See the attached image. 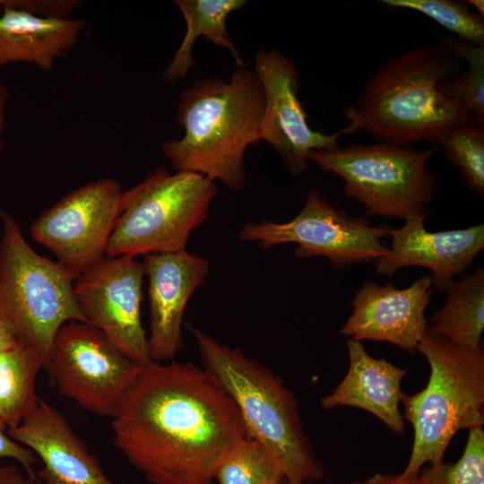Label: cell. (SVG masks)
<instances>
[{
	"label": "cell",
	"mask_w": 484,
	"mask_h": 484,
	"mask_svg": "<svg viewBox=\"0 0 484 484\" xmlns=\"http://www.w3.org/2000/svg\"><path fill=\"white\" fill-rule=\"evenodd\" d=\"M114 445L152 484H213L248 436L232 398L203 367L151 361L112 417Z\"/></svg>",
	"instance_id": "obj_1"
},
{
	"label": "cell",
	"mask_w": 484,
	"mask_h": 484,
	"mask_svg": "<svg viewBox=\"0 0 484 484\" xmlns=\"http://www.w3.org/2000/svg\"><path fill=\"white\" fill-rule=\"evenodd\" d=\"M462 60L441 44H422L380 65L344 111L343 134L358 130L376 141L409 146L440 144L453 128L477 121L445 97L438 85L462 71Z\"/></svg>",
	"instance_id": "obj_2"
},
{
	"label": "cell",
	"mask_w": 484,
	"mask_h": 484,
	"mask_svg": "<svg viewBox=\"0 0 484 484\" xmlns=\"http://www.w3.org/2000/svg\"><path fill=\"white\" fill-rule=\"evenodd\" d=\"M264 91L254 69L236 68L229 81H195L181 92L176 122L184 130L169 140L163 155L177 171L219 180L234 192L244 188L246 149L259 143Z\"/></svg>",
	"instance_id": "obj_3"
},
{
	"label": "cell",
	"mask_w": 484,
	"mask_h": 484,
	"mask_svg": "<svg viewBox=\"0 0 484 484\" xmlns=\"http://www.w3.org/2000/svg\"><path fill=\"white\" fill-rule=\"evenodd\" d=\"M203 368L232 398L250 437L279 462L288 484L321 480L324 470L305 434L297 401L282 381L240 350L187 325Z\"/></svg>",
	"instance_id": "obj_4"
},
{
	"label": "cell",
	"mask_w": 484,
	"mask_h": 484,
	"mask_svg": "<svg viewBox=\"0 0 484 484\" xmlns=\"http://www.w3.org/2000/svg\"><path fill=\"white\" fill-rule=\"evenodd\" d=\"M416 350L426 358L430 375L424 389L402 395L404 418L414 432L404 477L441 462L458 431L484 424L483 347H460L428 326Z\"/></svg>",
	"instance_id": "obj_5"
},
{
	"label": "cell",
	"mask_w": 484,
	"mask_h": 484,
	"mask_svg": "<svg viewBox=\"0 0 484 484\" xmlns=\"http://www.w3.org/2000/svg\"><path fill=\"white\" fill-rule=\"evenodd\" d=\"M0 222V315L46 370L58 329L70 320L88 323L75 299L76 279L38 254L17 220L3 209Z\"/></svg>",
	"instance_id": "obj_6"
},
{
	"label": "cell",
	"mask_w": 484,
	"mask_h": 484,
	"mask_svg": "<svg viewBox=\"0 0 484 484\" xmlns=\"http://www.w3.org/2000/svg\"><path fill=\"white\" fill-rule=\"evenodd\" d=\"M216 183L200 174L164 167L124 191L107 255H147L186 250L192 231L208 217Z\"/></svg>",
	"instance_id": "obj_7"
},
{
	"label": "cell",
	"mask_w": 484,
	"mask_h": 484,
	"mask_svg": "<svg viewBox=\"0 0 484 484\" xmlns=\"http://www.w3.org/2000/svg\"><path fill=\"white\" fill-rule=\"evenodd\" d=\"M438 147L419 151L385 142L353 143L311 151L314 161L342 179L343 194L365 208L367 216L404 220L424 214L433 199L436 177L428 168Z\"/></svg>",
	"instance_id": "obj_8"
},
{
	"label": "cell",
	"mask_w": 484,
	"mask_h": 484,
	"mask_svg": "<svg viewBox=\"0 0 484 484\" xmlns=\"http://www.w3.org/2000/svg\"><path fill=\"white\" fill-rule=\"evenodd\" d=\"M391 226H371L367 220L354 217L335 208L323 198L317 188L311 189L304 207L292 220L285 222L264 220L247 222L238 238L255 242L260 248L296 243L298 258L325 257L333 269L375 262L389 252L383 244Z\"/></svg>",
	"instance_id": "obj_9"
},
{
	"label": "cell",
	"mask_w": 484,
	"mask_h": 484,
	"mask_svg": "<svg viewBox=\"0 0 484 484\" xmlns=\"http://www.w3.org/2000/svg\"><path fill=\"white\" fill-rule=\"evenodd\" d=\"M143 367L95 326L70 320L56 333L46 370L61 394L97 416L112 418Z\"/></svg>",
	"instance_id": "obj_10"
},
{
	"label": "cell",
	"mask_w": 484,
	"mask_h": 484,
	"mask_svg": "<svg viewBox=\"0 0 484 484\" xmlns=\"http://www.w3.org/2000/svg\"><path fill=\"white\" fill-rule=\"evenodd\" d=\"M123 192L113 177L89 182L44 211L31 224L30 236L77 279L107 256Z\"/></svg>",
	"instance_id": "obj_11"
},
{
	"label": "cell",
	"mask_w": 484,
	"mask_h": 484,
	"mask_svg": "<svg viewBox=\"0 0 484 484\" xmlns=\"http://www.w3.org/2000/svg\"><path fill=\"white\" fill-rule=\"evenodd\" d=\"M143 277V264L135 257L107 255L73 284L87 322L142 367L152 361L141 319Z\"/></svg>",
	"instance_id": "obj_12"
},
{
	"label": "cell",
	"mask_w": 484,
	"mask_h": 484,
	"mask_svg": "<svg viewBox=\"0 0 484 484\" xmlns=\"http://www.w3.org/2000/svg\"><path fill=\"white\" fill-rule=\"evenodd\" d=\"M254 71L264 91V110L260 140L272 145L293 177L302 175L309 164L311 151L340 147V131L325 134L310 128L299 101V74L294 60L278 48H260L255 55Z\"/></svg>",
	"instance_id": "obj_13"
},
{
	"label": "cell",
	"mask_w": 484,
	"mask_h": 484,
	"mask_svg": "<svg viewBox=\"0 0 484 484\" xmlns=\"http://www.w3.org/2000/svg\"><path fill=\"white\" fill-rule=\"evenodd\" d=\"M433 293L428 275L405 289L367 280L356 292L351 314L341 333L359 341L390 342L413 353L428 326L425 311Z\"/></svg>",
	"instance_id": "obj_14"
},
{
	"label": "cell",
	"mask_w": 484,
	"mask_h": 484,
	"mask_svg": "<svg viewBox=\"0 0 484 484\" xmlns=\"http://www.w3.org/2000/svg\"><path fill=\"white\" fill-rule=\"evenodd\" d=\"M431 213L404 220L398 229H391L389 252L374 262L376 272L385 277L393 276L407 266L425 267L434 290H447L455 275L472 266L484 248V225L443 231H428L425 219Z\"/></svg>",
	"instance_id": "obj_15"
},
{
	"label": "cell",
	"mask_w": 484,
	"mask_h": 484,
	"mask_svg": "<svg viewBox=\"0 0 484 484\" xmlns=\"http://www.w3.org/2000/svg\"><path fill=\"white\" fill-rule=\"evenodd\" d=\"M151 328L148 348L152 361L172 360L183 347L181 327L190 297L207 278L208 261L186 250L144 255Z\"/></svg>",
	"instance_id": "obj_16"
},
{
	"label": "cell",
	"mask_w": 484,
	"mask_h": 484,
	"mask_svg": "<svg viewBox=\"0 0 484 484\" xmlns=\"http://www.w3.org/2000/svg\"><path fill=\"white\" fill-rule=\"evenodd\" d=\"M7 434L40 458L43 467L37 474L42 484H115L65 416L41 398L36 409L19 426L8 428Z\"/></svg>",
	"instance_id": "obj_17"
},
{
	"label": "cell",
	"mask_w": 484,
	"mask_h": 484,
	"mask_svg": "<svg viewBox=\"0 0 484 484\" xmlns=\"http://www.w3.org/2000/svg\"><path fill=\"white\" fill-rule=\"evenodd\" d=\"M349 369L341 382L324 396V409L350 406L368 411L391 431L404 435L400 404L403 392L402 381L409 373L385 359L369 355L361 341L350 339L347 343Z\"/></svg>",
	"instance_id": "obj_18"
},
{
	"label": "cell",
	"mask_w": 484,
	"mask_h": 484,
	"mask_svg": "<svg viewBox=\"0 0 484 484\" xmlns=\"http://www.w3.org/2000/svg\"><path fill=\"white\" fill-rule=\"evenodd\" d=\"M86 26L82 19L47 18L4 6L0 14V68L29 63L51 70L75 47Z\"/></svg>",
	"instance_id": "obj_19"
},
{
	"label": "cell",
	"mask_w": 484,
	"mask_h": 484,
	"mask_svg": "<svg viewBox=\"0 0 484 484\" xmlns=\"http://www.w3.org/2000/svg\"><path fill=\"white\" fill-rule=\"evenodd\" d=\"M175 4L186 20V32L163 73V81L175 82L182 80L195 65L192 48L199 36L205 37L216 47L229 50L237 68L247 66L226 28L228 16L247 4V0H177Z\"/></svg>",
	"instance_id": "obj_20"
},
{
	"label": "cell",
	"mask_w": 484,
	"mask_h": 484,
	"mask_svg": "<svg viewBox=\"0 0 484 484\" xmlns=\"http://www.w3.org/2000/svg\"><path fill=\"white\" fill-rule=\"evenodd\" d=\"M445 293L442 307L432 316L430 329L460 347L470 350L483 347V267L454 280Z\"/></svg>",
	"instance_id": "obj_21"
},
{
	"label": "cell",
	"mask_w": 484,
	"mask_h": 484,
	"mask_svg": "<svg viewBox=\"0 0 484 484\" xmlns=\"http://www.w3.org/2000/svg\"><path fill=\"white\" fill-rule=\"evenodd\" d=\"M41 368L37 353L20 341L0 354V420L7 429L19 426L36 409L35 383Z\"/></svg>",
	"instance_id": "obj_22"
},
{
	"label": "cell",
	"mask_w": 484,
	"mask_h": 484,
	"mask_svg": "<svg viewBox=\"0 0 484 484\" xmlns=\"http://www.w3.org/2000/svg\"><path fill=\"white\" fill-rule=\"evenodd\" d=\"M442 44L451 54L466 61L469 68L440 82V92L477 120L484 122V47L448 36H443Z\"/></svg>",
	"instance_id": "obj_23"
},
{
	"label": "cell",
	"mask_w": 484,
	"mask_h": 484,
	"mask_svg": "<svg viewBox=\"0 0 484 484\" xmlns=\"http://www.w3.org/2000/svg\"><path fill=\"white\" fill-rule=\"evenodd\" d=\"M283 479L276 458L250 436L228 454L214 475L219 484H280Z\"/></svg>",
	"instance_id": "obj_24"
},
{
	"label": "cell",
	"mask_w": 484,
	"mask_h": 484,
	"mask_svg": "<svg viewBox=\"0 0 484 484\" xmlns=\"http://www.w3.org/2000/svg\"><path fill=\"white\" fill-rule=\"evenodd\" d=\"M444 151L466 186L484 197V122L474 121L451 129L442 139Z\"/></svg>",
	"instance_id": "obj_25"
},
{
	"label": "cell",
	"mask_w": 484,
	"mask_h": 484,
	"mask_svg": "<svg viewBox=\"0 0 484 484\" xmlns=\"http://www.w3.org/2000/svg\"><path fill=\"white\" fill-rule=\"evenodd\" d=\"M385 4L421 13L451 32L458 39L484 47V19L472 12L467 1L454 0H382Z\"/></svg>",
	"instance_id": "obj_26"
},
{
	"label": "cell",
	"mask_w": 484,
	"mask_h": 484,
	"mask_svg": "<svg viewBox=\"0 0 484 484\" xmlns=\"http://www.w3.org/2000/svg\"><path fill=\"white\" fill-rule=\"evenodd\" d=\"M419 473L426 484H484V431L468 430V439L461 458L454 463L442 461L425 465Z\"/></svg>",
	"instance_id": "obj_27"
},
{
	"label": "cell",
	"mask_w": 484,
	"mask_h": 484,
	"mask_svg": "<svg viewBox=\"0 0 484 484\" xmlns=\"http://www.w3.org/2000/svg\"><path fill=\"white\" fill-rule=\"evenodd\" d=\"M74 0H8L4 6L21 9L47 18H70L71 13L80 6Z\"/></svg>",
	"instance_id": "obj_28"
},
{
	"label": "cell",
	"mask_w": 484,
	"mask_h": 484,
	"mask_svg": "<svg viewBox=\"0 0 484 484\" xmlns=\"http://www.w3.org/2000/svg\"><path fill=\"white\" fill-rule=\"evenodd\" d=\"M4 458L17 461L25 468L27 474L35 478L33 473V466L36 463L35 454L13 440L7 434L6 426L0 420V462Z\"/></svg>",
	"instance_id": "obj_29"
},
{
	"label": "cell",
	"mask_w": 484,
	"mask_h": 484,
	"mask_svg": "<svg viewBox=\"0 0 484 484\" xmlns=\"http://www.w3.org/2000/svg\"><path fill=\"white\" fill-rule=\"evenodd\" d=\"M351 484H426V481L420 473L407 477L402 474L376 473L367 480H355Z\"/></svg>",
	"instance_id": "obj_30"
},
{
	"label": "cell",
	"mask_w": 484,
	"mask_h": 484,
	"mask_svg": "<svg viewBox=\"0 0 484 484\" xmlns=\"http://www.w3.org/2000/svg\"><path fill=\"white\" fill-rule=\"evenodd\" d=\"M0 484H37L36 479L23 474L18 468L0 462Z\"/></svg>",
	"instance_id": "obj_31"
},
{
	"label": "cell",
	"mask_w": 484,
	"mask_h": 484,
	"mask_svg": "<svg viewBox=\"0 0 484 484\" xmlns=\"http://www.w3.org/2000/svg\"><path fill=\"white\" fill-rule=\"evenodd\" d=\"M19 342L12 326L0 315V354Z\"/></svg>",
	"instance_id": "obj_32"
},
{
	"label": "cell",
	"mask_w": 484,
	"mask_h": 484,
	"mask_svg": "<svg viewBox=\"0 0 484 484\" xmlns=\"http://www.w3.org/2000/svg\"><path fill=\"white\" fill-rule=\"evenodd\" d=\"M9 98V91L0 76V153L4 149V130L6 122V107Z\"/></svg>",
	"instance_id": "obj_33"
},
{
	"label": "cell",
	"mask_w": 484,
	"mask_h": 484,
	"mask_svg": "<svg viewBox=\"0 0 484 484\" xmlns=\"http://www.w3.org/2000/svg\"><path fill=\"white\" fill-rule=\"evenodd\" d=\"M471 6H472L478 14L484 19V2L483 0H468L467 1Z\"/></svg>",
	"instance_id": "obj_34"
},
{
	"label": "cell",
	"mask_w": 484,
	"mask_h": 484,
	"mask_svg": "<svg viewBox=\"0 0 484 484\" xmlns=\"http://www.w3.org/2000/svg\"><path fill=\"white\" fill-rule=\"evenodd\" d=\"M3 9H4L3 0H0V14H1L2 12H3Z\"/></svg>",
	"instance_id": "obj_35"
},
{
	"label": "cell",
	"mask_w": 484,
	"mask_h": 484,
	"mask_svg": "<svg viewBox=\"0 0 484 484\" xmlns=\"http://www.w3.org/2000/svg\"><path fill=\"white\" fill-rule=\"evenodd\" d=\"M280 484H288L286 481H281Z\"/></svg>",
	"instance_id": "obj_36"
}]
</instances>
